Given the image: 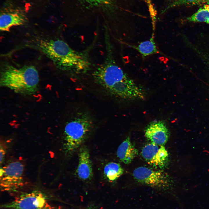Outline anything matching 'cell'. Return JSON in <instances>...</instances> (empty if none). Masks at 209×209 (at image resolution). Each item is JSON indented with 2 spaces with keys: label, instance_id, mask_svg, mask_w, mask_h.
<instances>
[{
  "label": "cell",
  "instance_id": "9a60e30c",
  "mask_svg": "<svg viewBox=\"0 0 209 209\" xmlns=\"http://www.w3.org/2000/svg\"><path fill=\"white\" fill-rule=\"evenodd\" d=\"M185 20L188 22H204L209 24V4L203 5L195 12L186 17Z\"/></svg>",
  "mask_w": 209,
  "mask_h": 209
},
{
  "label": "cell",
  "instance_id": "e0dca14e",
  "mask_svg": "<svg viewBox=\"0 0 209 209\" xmlns=\"http://www.w3.org/2000/svg\"><path fill=\"white\" fill-rule=\"evenodd\" d=\"M87 3L94 6H100L105 4L110 0H83Z\"/></svg>",
  "mask_w": 209,
  "mask_h": 209
},
{
  "label": "cell",
  "instance_id": "277c9868",
  "mask_svg": "<svg viewBox=\"0 0 209 209\" xmlns=\"http://www.w3.org/2000/svg\"><path fill=\"white\" fill-rule=\"evenodd\" d=\"M93 122L86 113H78L66 124L64 131V147L69 154L81 145L90 133Z\"/></svg>",
  "mask_w": 209,
  "mask_h": 209
},
{
  "label": "cell",
  "instance_id": "8992f818",
  "mask_svg": "<svg viewBox=\"0 0 209 209\" xmlns=\"http://www.w3.org/2000/svg\"><path fill=\"white\" fill-rule=\"evenodd\" d=\"M48 197L42 192L35 190L23 194L10 202L1 205L3 209H38L47 203Z\"/></svg>",
  "mask_w": 209,
  "mask_h": 209
},
{
  "label": "cell",
  "instance_id": "8fae6325",
  "mask_svg": "<svg viewBox=\"0 0 209 209\" xmlns=\"http://www.w3.org/2000/svg\"><path fill=\"white\" fill-rule=\"evenodd\" d=\"M79 162L76 172L79 178L83 181L91 180L93 176L92 164L90 158L89 151L86 147L80 148Z\"/></svg>",
  "mask_w": 209,
  "mask_h": 209
},
{
  "label": "cell",
  "instance_id": "d6986e66",
  "mask_svg": "<svg viewBox=\"0 0 209 209\" xmlns=\"http://www.w3.org/2000/svg\"><path fill=\"white\" fill-rule=\"evenodd\" d=\"M38 209H64L61 206H53L47 203L43 207Z\"/></svg>",
  "mask_w": 209,
  "mask_h": 209
},
{
  "label": "cell",
  "instance_id": "6da1fadb",
  "mask_svg": "<svg viewBox=\"0 0 209 209\" xmlns=\"http://www.w3.org/2000/svg\"><path fill=\"white\" fill-rule=\"evenodd\" d=\"M110 43L106 44L104 62L93 72L95 82L112 96L125 100L143 99V90L116 63Z\"/></svg>",
  "mask_w": 209,
  "mask_h": 209
},
{
  "label": "cell",
  "instance_id": "ac0fdd59",
  "mask_svg": "<svg viewBox=\"0 0 209 209\" xmlns=\"http://www.w3.org/2000/svg\"><path fill=\"white\" fill-rule=\"evenodd\" d=\"M82 209H105L100 206L95 204L92 203L87 205Z\"/></svg>",
  "mask_w": 209,
  "mask_h": 209
},
{
  "label": "cell",
  "instance_id": "9c48e42d",
  "mask_svg": "<svg viewBox=\"0 0 209 209\" xmlns=\"http://www.w3.org/2000/svg\"><path fill=\"white\" fill-rule=\"evenodd\" d=\"M141 154L149 164L160 168L165 166L168 157L167 152L163 145H158L152 143L143 148Z\"/></svg>",
  "mask_w": 209,
  "mask_h": 209
},
{
  "label": "cell",
  "instance_id": "ffe728a7",
  "mask_svg": "<svg viewBox=\"0 0 209 209\" xmlns=\"http://www.w3.org/2000/svg\"><path fill=\"white\" fill-rule=\"evenodd\" d=\"M0 163L1 164L3 163V161L4 160L5 154H6V150L4 148L3 146H0Z\"/></svg>",
  "mask_w": 209,
  "mask_h": 209
},
{
  "label": "cell",
  "instance_id": "4fadbf2b",
  "mask_svg": "<svg viewBox=\"0 0 209 209\" xmlns=\"http://www.w3.org/2000/svg\"><path fill=\"white\" fill-rule=\"evenodd\" d=\"M154 37V36H152L149 40L141 42L137 45H131L127 43L125 44L136 50L140 54L143 58H144L151 55L161 53L156 46Z\"/></svg>",
  "mask_w": 209,
  "mask_h": 209
},
{
  "label": "cell",
  "instance_id": "30bf717a",
  "mask_svg": "<svg viewBox=\"0 0 209 209\" xmlns=\"http://www.w3.org/2000/svg\"><path fill=\"white\" fill-rule=\"evenodd\" d=\"M170 133L165 123L162 120L151 122L145 130V136L152 143L163 145L167 142Z\"/></svg>",
  "mask_w": 209,
  "mask_h": 209
},
{
  "label": "cell",
  "instance_id": "2e32d148",
  "mask_svg": "<svg viewBox=\"0 0 209 209\" xmlns=\"http://www.w3.org/2000/svg\"><path fill=\"white\" fill-rule=\"evenodd\" d=\"M206 4H209V0H176L168 6L167 9L180 5L202 6Z\"/></svg>",
  "mask_w": 209,
  "mask_h": 209
},
{
  "label": "cell",
  "instance_id": "5bb4252c",
  "mask_svg": "<svg viewBox=\"0 0 209 209\" xmlns=\"http://www.w3.org/2000/svg\"><path fill=\"white\" fill-rule=\"evenodd\" d=\"M103 172L107 179L110 182H113L122 174L123 170L119 163L111 162L105 166Z\"/></svg>",
  "mask_w": 209,
  "mask_h": 209
},
{
  "label": "cell",
  "instance_id": "52a82bcc",
  "mask_svg": "<svg viewBox=\"0 0 209 209\" xmlns=\"http://www.w3.org/2000/svg\"><path fill=\"white\" fill-rule=\"evenodd\" d=\"M12 2H7L1 9L0 29L2 31H8L15 26L23 24L26 21L25 11Z\"/></svg>",
  "mask_w": 209,
  "mask_h": 209
},
{
  "label": "cell",
  "instance_id": "5b68a950",
  "mask_svg": "<svg viewBox=\"0 0 209 209\" xmlns=\"http://www.w3.org/2000/svg\"><path fill=\"white\" fill-rule=\"evenodd\" d=\"M24 167L19 161L10 162L0 169L1 190L8 192L17 191L24 185Z\"/></svg>",
  "mask_w": 209,
  "mask_h": 209
},
{
  "label": "cell",
  "instance_id": "7c38bea8",
  "mask_svg": "<svg viewBox=\"0 0 209 209\" xmlns=\"http://www.w3.org/2000/svg\"><path fill=\"white\" fill-rule=\"evenodd\" d=\"M117 157L125 164L130 163L138 154V151L128 137L120 145L116 152Z\"/></svg>",
  "mask_w": 209,
  "mask_h": 209
},
{
  "label": "cell",
  "instance_id": "3957f363",
  "mask_svg": "<svg viewBox=\"0 0 209 209\" xmlns=\"http://www.w3.org/2000/svg\"><path fill=\"white\" fill-rule=\"evenodd\" d=\"M39 82L38 72L33 66L17 68L5 66L0 73V85L23 95H31L37 91Z\"/></svg>",
  "mask_w": 209,
  "mask_h": 209
},
{
  "label": "cell",
  "instance_id": "ba28073f",
  "mask_svg": "<svg viewBox=\"0 0 209 209\" xmlns=\"http://www.w3.org/2000/svg\"><path fill=\"white\" fill-rule=\"evenodd\" d=\"M133 174L138 181L152 187H165L170 183L168 175L162 170L140 167L135 169Z\"/></svg>",
  "mask_w": 209,
  "mask_h": 209
},
{
  "label": "cell",
  "instance_id": "7a4b0ae2",
  "mask_svg": "<svg viewBox=\"0 0 209 209\" xmlns=\"http://www.w3.org/2000/svg\"><path fill=\"white\" fill-rule=\"evenodd\" d=\"M37 44L39 49L61 70L79 74L89 69L91 64L86 51H75L60 39L41 40Z\"/></svg>",
  "mask_w": 209,
  "mask_h": 209
}]
</instances>
